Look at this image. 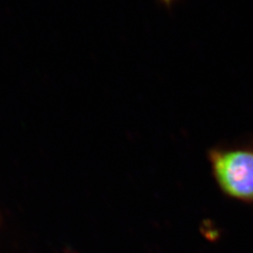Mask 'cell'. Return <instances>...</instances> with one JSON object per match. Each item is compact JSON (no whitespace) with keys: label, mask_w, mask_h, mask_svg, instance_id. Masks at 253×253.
<instances>
[{"label":"cell","mask_w":253,"mask_h":253,"mask_svg":"<svg viewBox=\"0 0 253 253\" xmlns=\"http://www.w3.org/2000/svg\"><path fill=\"white\" fill-rule=\"evenodd\" d=\"M207 158L219 188L234 199L253 201V139L210 148Z\"/></svg>","instance_id":"obj_1"},{"label":"cell","mask_w":253,"mask_h":253,"mask_svg":"<svg viewBox=\"0 0 253 253\" xmlns=\"http://www.w3.org/2000/svg\"><path fill=\"white\" fill-rule=\"evenodd\" d=\"M160 1L167 7H171L173 5V3L176 1V0H160Z\"/></svg>","instance_id":"obj_2"}]
</instances>
